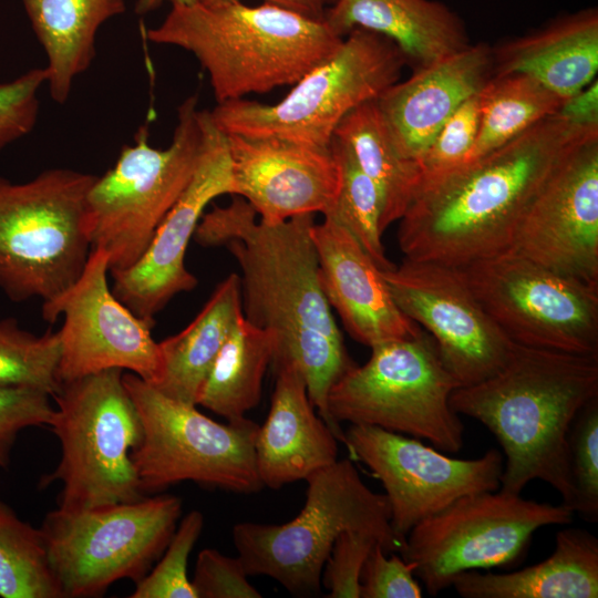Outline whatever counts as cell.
Returning a JSON list of instances; mask_svg holds the SVG:
<instances>
[{
	"instance_id": "ee69618b",
	"label": "cell",
	"mask_w": 598,
	"mask_h": 598,
	"mask_svg": "<svg viewBox=\"0 0 598 598\" xmlns=\"http://www.w3.org/2000/svg\"><path fill=\"white\" fill-rule=\"evenodd\" d=\"M212 1V0H206ZM265 3L274 4L303 17L324 20L327 6L336 0H264Z\"/></svg>"
},
{
	"instance_id": "7a4b0ae2",
	"label": "cell",
	"mask_w": 598,
	"mask_h": 598,
	"mask_svg": "<svg viewBox=\"0 0 598 598\" xmlns=\"http://www.w3.org/2000/svg\"><path fill=\"white\" fill-rule=\"evenodd\" d=\"M587 128L549 116L421 189L400 218L405 259L461 267L506 251L532 199Z\"/></svg>"
},
{
	"instance_id": "1f68e13d",
	"label": "cell",
	"mask_w": 598,
	"mask_h": 598,
	"mask_svg": "<svg viewBox=\"0 0 598 598\" xmlns=\"http://www.w3.org/2000/svg\"><path fill=\"white\" fill-rule=\"evenodd\" d=\"M0 597L63 598L40 528L0 499Z\"/></svg>"
},
{
	"instance_id": "484cf974",
	"label": "cell",
	"mask_w": 598,
	"mask_h": 598,
	"mask_svg": "<svg viewBox=\"0 0 598 598\" xmlns=\"http://www.w3.org/2000/svg\"><path fill=\"white\" fill-rule=\"evenodd\" d=\"M451 586L464 598H596L598 539L581 528L563 529L545 560L504 574L464 571Z\"/></svg>"
},
{
	"instance_id": "4fadbf2b",
	"label": "cell",
	"mask_w": 598,
	"mask_h": 598,
	"mask_svg": "<svg viewBox=\"0 0 598 598\" xmlns=\"http://www.w3.org/2000/svg\"><path fill=\"white\" fill-rule=\"evenodd\" d=\"M574 515L563 503H539L499 488L468 494L415 525L400 554L427 594L436 596L464 571L514 564L537 529L569 524Z\"/></svg>"
},
{
	"instance_id": "83f0119b",
	"label": "cell",
	"mask_w": 598,
	"mask_h": 598,
	"mask_svg": "<svg viewBox=\"0 0 598 598\" xmlns=\"http://www.w3.org/2000/svg\"><path fill=\"white\" fill-rule=\"evenodd\" d=\"M241 316L240 279L230 274L186 328L158 342L163 371L154 386L168 398L197 405L209 370Z\"/></svg>"
},
{
	"instance_id": "6da1fadb",
	"label": "cell",
	"mask_w": 598,
	"mask_h": 598,
	"mask_svg": "<svg viewBox=\"0 0 598 598\" xmlns=\"http://www.w3.org/2000/svg\"><path fill=\"white\" fill-rule=\"evenodd\" d=\"M204 213L194 239L225 247L240 269L241 311L275 340L272 365L293 364L309 399L338 441L344 432L330 417L331 386L355 363L350 358L319 280L312 214L266 224L238 195Z\"/></svg>"
},
{
	"instance_id": "8fae6325",
	"label": "cell",
	"mask_w": 598,
	"mask_h": 598,
	"mask_svg": "<svg viewBox=\"0 0 598 598\" xmlns=\"http://www.w3.org/2000/svg\"><path fill=\"white\" fill-rule=\"evenodd\" d=\"M123 382L143 427L131 457L144 494L185 481L241 494L262 488L255 457L257 423L247 417L216 422L131 372L123 373Z\"/></svg>"
},
{
	"instance_id": "4316f807",
	"label": "cell",
	"mask_w": 598,
	"mask_h": 598,
	"mask_svg": "<svg viewBox=\"0 0 598 598\" xmlns=\"http://www.w3.org/2000/svg\"><path fill=\"white\" fill-rule=\"evenodd\" d=\"M43 47L47 84L56 103L68 101L74 80L95 56L100 27L125 11L124 0H21Z\"/></svg>"
},
{
	"instance_id": "cb8c5ba5",
	"label": "cell",
	"mask_w": 598,
	"mask_h": 598,
	"mask_svg": "<svg viewBox=\"0 0 598 598\" xmlns=\"http://www.w3.org/2000/svg\"><path fill=\"white\" fill-rule=\"evenodd\" d=\"M324 21L342 38L355 28L388 38L413 70L471 44L462 19L434 0H336Z\"/></svg>"
},
{
	"instance_id": "7c38bea8",
	"label": "cell",
	"mask_w": 598,
	"mask_h": 598,
	"mask_svg": "<svg viewBox=\"0 0 598 598\" xmlns=\"http://www.w3.org/2000/svg\"><path fill=\"white\" fill-rule=\"evenodd\" d=\"M181 514L182 499L169 494L49 512L40 529L63 598L100 597L117 580L140 581L164 553Z\"/></svg>"
},
{
	"instance_id": "ba28073f",
	"label": "cell",
	"mask_w": 598,
	"mask_h": 598,
	"mask_svg": "<svg viewBox=\"0 0 598 598\" xmlns=\"http://www.w3.org/2000/svg\"><path fill=\"white\" fill-rule=\"evenodd\" d=\"M197 96L184 100L171 144L156 148L142 126L115 164L87 192L85 212L91 248L109 257L110 272L133 266L188 185L202 151Z\"/></svg>"
},
{
	"instance_id": "60d3db41",
	"label": "cell",
	"mask_w": 598,
	"mask_h": 598,
	"mask_svg": "<svg viewBox=\"0 0 598 598\" xmlns=\"http://www.w3.org/2000/svg\"><path fill=\"white\" fill-rule=\"evenodd\" d=\"M192 585L197 598H260L249 582L239 556L230 557L213 548L199 551Z\"/></svg>"
},
{
	"instance_id": "9c48e42d",
	"label": "cell",
	"mask_w": 598,
	"mask_h": 598,
	"mask_svg": "<svg viewBox=\"0 0 598 598\" xmlns=\"http://www.w3.org/2000/svg\"><path fill=\"white\" fill-rule=\"evenodd\" d=\"M405 64L404 54L391 40L355 28L279 102L243 97L218 103L210 114L225 134L329 147L341 120L396 83Z\"/></svg>"
},
{
	"instance_id": "ac0fdd59",
	"label": "cell",
	"mask_w": 598,
	"mask_h": 598,
	"mask_svg": "<svg viewBox=\"0 0 598 598\" xmlns=\"http://www.w3.org/2000/svg\"><path fill=\"white\" fill-rule=\"evenodd\" d=\"M507 251L598 285V126L585 130L563 153Z\"/></svg>"
},
{
	"instance_id": "44dd1931",
	"label": "cell",
	"mask_w": 598,
	"mask_h": 598,
	"mask_svg": "<svg viewBox=\"0 0 598 598\" xmlns=\"http://www.w3.org/2000/svg\"><path fill=\"white\" fill-rule=\"evenodd\" d=\"M319 280L347 332L369 348L422 332L394 302L382 270L339 223L323 217L312 227Z\"/></svg>"
},
{
	"instance_id": "4dcf8cb0",
	"label": "cell",
	"mask_w": 598,
	"mask_h": 598,
	"mask_svg": "<svg viewBox=\"0 0 598 598\" xmlns=\"http://www.w3.org/2000/svg\"><path fill=\"white\" fill-rule=\"evenodd\" d=\"M480 96L477 136L462 166L499 148L542 120L558 114L564 103L540 82L522 73L492 76Z\"/></svg>"
},
{
	"instance_id": "3957f363",
	"label": "cell",
	"mask_w": 598,
	"mask_h": 598,
	"mask_svg": "<svg viewBox=\"0 0 598 598\" xmlns=\"http://www.w3.org/2000/svg\"><path fill=\"white\" fill-rule=\"evenodd\" d=\"M596 398L598 355L514 343L498 372L456 388L450 404L497 439L505 457L501 491L520 494L529 482L540 480L573 511L568 435L578 413Z\"/></svg>"
},
{
	"instance_id": "f1b7e54d",
	"label": "cell",
	"mask_w": 598,
	"mask_h": 598,
	"mask_svg": "<svg viewBox=\"0 0 598 598\" xmlns=\"http://www.w3.org/2000/svg\"><path fill=\"white\" fill-rule=\"evenodd\" d=\"M333 138L346 144L361 169L375 183L383 197L381 228L400 220L419 193L417 163L398 151L375 100L350 111L338 124Z\"/></svg>"
},
{
	"instance_id": "f35d334b",
	"label": "cell",
	"mask_w": 598,
	"mask_h": 598,
	"mask_svg": "<svg viewBox=\"0 0 598 598\" xmlns=\"http://www.w3.org/2000/svg\"><path fill=\"white\" fill-rule=\"evenodd\" d=\"M47 83L45 68H34L0 83V150L28 135L39 115V90Z\"/></svg>"
},
{
	"instance_id": "d6986e66",
	"label": "cell",
	"mask_w": 598,
	"mask_h": 598,
	"mask_svg": "<svg viewBox=\"0 0 598 598\" xmlns=\"http://www.w3.org/2000/svg\"><path fill=\"white\" fill-rule=\"evenodd\" d=\"M200 124L202 151L188 185L143 256L130 268L111 272L114 296L153 323L155 315L176 295L197 286V278L185 266V256L205 208L221 195H235L227 136L210 111L200 110Z\"/></svg>"
},
{
	"instance_id": "f6af8a7d",
	"label": "cell",
	"mask_w": 598,
	"mask_h": 598,
	"mask_svg": "<svg viewBox=\"0 0 598 598\" xmlns=\"http://www.w3.org/2000/svg\"><path fill=\"white\" fill-rule=\"evenodd\" d=\"M199 0H136L135 12L137 14H146L161 7L164 2L174 4H193Z\"/></svg>"
},
{
	"instance_id": "d4e9b609",
	"label": "cell",
	"mask_w": 598,
	"mask_h": 598,
	"mask_svg": "<svg viewBox=\"0 0 598 598\" xmlns=\"http://www.w3.org/2000/svg\"><path fill=\"white\" fill-rule=\"evenodd\" d=\"M492 50L494 75L526 74L565 101L596 80L597 9L559 17Z\"/></svg>"
},
{
	"instance_id": "603a6c76",
	"label": "cell",
	"mask_w": 598,
	"mask_h": 598,
	"mask_svg": "<svg viewBox=\"0 0 598 598\" xmlns=\"http://www.w3.org/2000/svg\"><path fill=\"white\" fill-rule=\"evenodd\" d=\"M275 371L270 409L256 435L255 457L262 487L278 489L333 464L338 439L316 414L297 367L282 364Z\"/></svg>"
},
{
	"instance_id": "8d00e7d4",
	"label": "cell",
	"mask_w": 598,
	"mask_h": 598,
	"mask_svg": "<svg viewBox=\"0 0 598 598\" xmlns=\"http://www.w3.org/2000/svg\"><path fill=\"white\" fill-rule=\"evenodd\" d=\"M568 446L575 492L573 512L595 523L598 520V398L586 404L574 420Z\"/></svg>"
},
{
	"instance_id": "7bdbcfd3",
	"label": "cell",
	"mask_w": 598,
	"mask_h": 598,
	"mask_svg": "<svg viewBox=\"0 0 598 598\" xmlns=\"http://www.w3.org/2000/svg\"><path fill=\"white\" fill-rule=\"evenodd\" d=\"M558 114L575 126H598V81L564 101Z\"/></svg>"
},
{
	"instance_id": "52a82bcc",
	"label": "cell",
	"mask_w": 598,
	"mask_h": 598,
	"mask_svg": "<svg viewBox=\"0 0 598 598\" xmlns=\"http://www.w3.org/2000/svg\"><path fill=\"white\" fill-rule=\"evenodd\" d=\"M124 371L110 369L63 383L50 427L61 458L42 486L61 483L58 507L80 511L140 499L143 493L131 453L143 427L123 382Z\"/></svg>"
},
{
	"instance_id": "e0dca14e",
	"label": "cell",
	"mask_w": 598,
	"mask_h": 598,
	"mask_svg": "<svg viewBox=\"0 0 598 598\" xmlns=\"http://www.w3.org/2000/svg\"><path fill=\"white\" fill-rule=\"evenodd\" d=\"M382 275L399 309L433 338L460 386L481 382L507 363L514 342L484 310L460 267L404 258Z\"/></svg>"
},
{
	"instance_id": "ffe728a7",
	"label": "cell",
	"mask_w": 598,
	"mask_h": 598,
	"mask_svg": "<svg viewBox=\"0 0 598 598\" xmlns=\"http://www.w3.org/2000/svg\"><path fill=\"white\" fill-rule=\"evenodd\" d=\"M235 195L266 224L331 209L339 166L329 147L277 137L226 134Z\"/></svg>"
},
{
	"instance_id": "30bf717a",
	"label": "cell",
	"mask_w": 598,
	"mask_h": 598,
	"mask_svg": "<svg viewBox=\"0 0 598 598\" xmlns=\"http://www.w3.org/2000/svg\"><path fill=\"white\" fill-rule=\"evenodd\" d=\"M458 386L435 341L422 331L372 347L363 365L355 364L331 386L328 411L337 425L378 426L457 453L464 427L450 398Z\"/></svg>"
},
{
	"instance_id": "836d02e7",
	"label": "cell",
	"mask_w": 598,
	"mask_h": 598,
	"mask_svg": "<svg viewBox=\"0 0 598 598\" xmlns=\"http://www.w3.org/2000/svg\"><path fill=\"white\" fill-rule=\"evenodd\" d=\"M59 357L58 332L39 336L14 318L0 319V386L39 389L53 396L61 388Z\"/></svg>"
},
{
	"instance_id": "2e32d148",
	"label": "cell",
	"mask_w": 598,
	"mask_h": 598,
	"mask_svg": "<svg viewBox=\"0 0 598 598\" xmlns=\"http://www.w3.org/2000/svg\"><path fill=\"white\" fill-rule=\"evenodd\" d=\"M344 437L353 457L382 483L391 526L403 538L458 498L501 486L504 457L495 448L477 458H454L420 439L372 425L351 424Z\"/></svg>"
},
{
	"instance_id": "d6a6232c",
	"label": "cell",
	"mask_w": 598,
	"mask_h": 598,
	"mask_svg": "<svg viewBox=\"0 0 598 598\" xmlns=\"http://www.w3.org/2000/svg\"><path fill=\"white\" fill-rule=\"evenodd\" d=\"M331 150L339 166V186L330 217L343 226L381 270L395 265L385 256L381 219L383 197L375 183L361 169L350 148L332 138Z\"/></svg>"
},
{
	"instance_id": "277c9868",
	"label": "cell",
	"mask_w": 598,
	"mask_h": 598,
	"mask_svg": "<svg viewBox=\"0 0 598 598\" xmlns=\"http://www.w3.org/2000/svg\"><path fill=\"white\" fill-rule=\"evenodd\" d=\"M146 37L190 52L208 73L218 103L293 85L330 58L344 38L324 20L240 0L174 4Z\"/></svg>"
},
{
	"instance_id": "5b68a950",
	"label": "cell",
	"mask_w": 598,
	"mask_h": 598,
	"mask_svg": "<svg viewBox=\"0 0 598 598\" xmlns=\"http://www.w3.org/2000/svg\"><path fill=\"white\" fill-rule=\"evenodd\" d=\"M306 502L291 520L238 523L233 540L248 576H267L289 592L321 591V575L338 536L348 530L373 535L386 553H401L405 538L391 526L385 495L371 491L350 460H337L306 480Z\"/></svg>"
},
{
	"instance_id": "f546056e",
	"label": "cell",
	"mask_w": 598,
	"mask_h": 598,
	"mask_svg": "<svg viewBox=\"0 0 598 598\" xmlns=\"http://www.w3.org/2000/svg\"><path fill=\"white\" fill-rule=\"evenodd\" d=\"M274 352L272 334L241 316L209 370L197 405L228 422L243 420L260 401L264 377L272 363Z\"/></svg>"
},
{
	"instance_id": "8992f818",
	"label": "cell",
	"mask_w": 598,
	"mask_h": 598,
	"mask_svg": "<svg viewBox=\"0 0 598 598\" xmlns=\"http://www.w3.org/2000/svg\"><path fill=\"white\" fill-rule=\"evenodd\" d=\"M96 177L70 168L22 183L0 176V289L10 300L48 302L78 280L92 250L85 203Z\"/></svg>"
},
{
	"instance_id": "b9f144b4",
	"label": "cell",
	"mask_w": 598,
	"mask_h": 598,
	"mask_svg": "<svg viewBox=\"0 0 598 598\" xmlns=\"http://www.w3.org/2000/svg\"><path fill=\"white\" fill-rule=\"evenodd\" d=\"M414 576V566L411 563L395 553H386L378 543L362 569L360 597L421 598L423 591Z\"/></svg>"
},
{
	"instance_id": "ab89813d",
	"label": "cell",
	"mask_w": 598,
	"mask_h": 598,
	"mask_svg": "<svg viewBox=\"0 0 598 598\" xmlns=\"http://www.w3.org/2000/svg\"><path fill=\"white\" fill-rule=\"evenodd\" d=\"M377 537L363 532L348 530L338 536L323 566L321 584L329 598H360V578ZM383 547V546H382Z\"/></svg>"
},
{
	"instance_id": "7402d4cb",
	"label": "cell",
	"mask_w": 598,
	"mask_h": 598,
	"mask_svg": "<svg viewBox=\"0 0 598 598\" xmlns=\"http://www.w3.org/2000/svg\"><path fill=\"white\" fill-rule=\"evenodd\" d=\"M493 75V50L482 42L388 87L375 102L399 153L419 164L445 122Z\"/></svg>"
},
{
	"instance_id": "d590c367",
	"label": "cell",
	"mask_w": 598,
	"mask_h": 598,
	"mask_svg": "<svg viewBox=\"0 0 598 598\" xmlns=\"http://www.w3.org/2000/svg\"><path fill=\"white\" fill-rule=\"evenodd\" d=\"M480 120L481 96L477 92L468 97L445 122L420 159L421 185L419 192L465 163L474 146Z\"/></svg>"
},
{
	"instance_id": "e575fe53",
	"label": "cell",
	"mask_w": 598,
	"mask_h": 598,
	"mask_svg": "<svg viewBox=\"0 0 598 598\" xmlns=\"http://www.w3.org/2000/svg\"><path fill=\"white\" fill-rule=\"evenodd\" d=\"M204 527V515L190 511L177 525L155 566L135 585L131 598H197L187 575L188 557Z\"/></svg>"
},
{
	"instance_id": "74e56055",
	"label": "cell",
	"mask_w": 598,
	"mask_h": 598,
	"mask_svg": "<svg viewBox=\"0 0 598 598\" xmlns=\"http://www.w3.org/2000/svg\"><path fill=\"white\" fill-rule=\"evenodd\" d=\"M51 394L39 389L0 386V468H8L20 432L50 425L54 406Z\"/></svg>"
},
{
	"instance_id": "5bb4252c",
	"label": "cell",
	"mask_w": 598,
	"mask_h": 598,
	"mask_svg": "<svg viewBox=\"0 0 598 598\" xmlns=\"http://www.w3.org/2000/svg\"><path fill=\"white\" fill-rule=\"evenodd\" d=\"M460 268L512 342L598 355V285L559 275L507 250Z\"/></svg>"
},
{
	"instance_id": "9a60e30c",
	"label": "cell",
	"mask_w": 598,
	"mask_h": 598,
	"mask_svg": "<svg viewBox=\"0 0 598 598\" xmlns=\"http://www.w3.org/2000/svg\"><path fill=\"white\" fill-rule=\"evenodd\" d=\"M109 257L91 250L78 280L55 299L42 303V318L58 332V375L63 383L110 369L136 374L156 384L163 371L159 344L152 337L155 323L137 317L109 286Z\"/></svg>"
}]
</instances>
